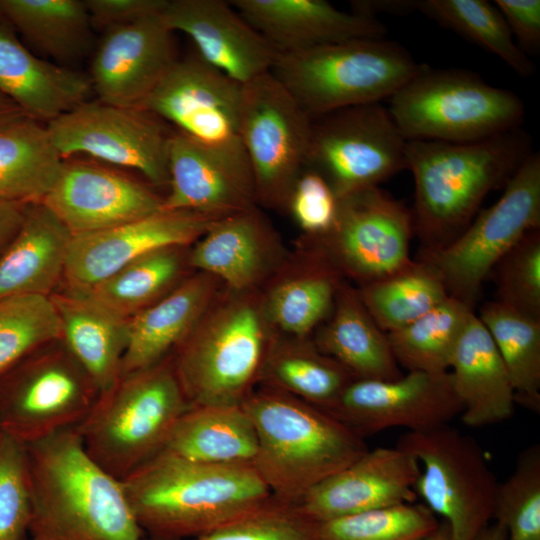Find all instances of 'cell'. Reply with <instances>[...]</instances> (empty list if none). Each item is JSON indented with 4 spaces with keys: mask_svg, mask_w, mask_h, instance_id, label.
I'll return each instance as SVG.
<instances>
[{
    "mask_svg": "<svg viewBox=\"0 0 540 540\" xmlns=\"http://www.w3.org/2000/svg\"><path fill=\"white\" fill-rule=\"evenodd\" d=\"M189 407L170 354L121 375L76 428L91 458L121 481L165 448Z\"/></svg>",
    "mask_w": 540,
    "mask_h": 540,
    "instance_id": "5b68a950",
    "label": "cell"
},
{
    "mask_svg": "<svg viewBox=\"0 0 540 540\" xmlns=\"http://www.w3.org/2000/svg\"><path fill=\"white\" fill-rule=\"evenodd\" d=\"M418 540H451L450 528L444 520H441L434 531Z\"/></svg>",
    "mask_w": 540,
    "mask_h": 540,
    "instance_id": "11a10c76",
    "label": "cell"
},
{
    "mask_svg": "<svg viewBox=\"0 0 540 540\" xmlns=\"http://www.w3.org/2000/svg\"><path fill=\"white\" fill-rule=\"evenodd\" d=\"M418 460L408 451L378 447L323 480L295 504L314 522L369 510L415 503Z\"/></svg>",
    "mask_w": 540,
    "mask_h": 540,
    "instance_id": "44dd1931",
    "label": "cell"
},
{
    "mask_svg": "<svg viewBox=\"0 0 540 540\" xmlns=\"http://www.w3.org/2000/svg\"><path fill=\"white\" fill-rule=\"evenodd\" d=\"M413 235L411 210L375 186L338 198L332 226L313 237L318 256L362 286L409 265Z\"/></svg>",
    "mask_w": 540,
    "mask_h": 540,
    "instance_id": "2e32d148",
    "label": "cell"
},
{
    "mask_svg": "<svg viewBox=\"0 0 540 540\" xmlns=\"http://www.w3.org/2000/svg\"><path fill=\"white\" fill-rule=\"evenodd\" d=\"M92 92L88 75L36 56L0 15V93L27 117L46 125Z\"/></svg>",
    "mask_w": 540,
    "mask_h": 540,
    "instance_id": "cb8c5ba5",
    "label": "cell"
},
{
    "mask_svg": "<svg viewBox=\"0 0 540 540\" xmlns=\"http://www.w3.org/2000/svg\"><path fill=\"white\" fill-rule=\"evenodd\" d=\"M29 540H40V539H38V538H35V537H30V539H29Z\"/></svg>",
    "mask_w": 540,
    "mask_h": 540,
    "instance_id": "6f0895ef",
    "label": "cell"
},
{
    "mask_svg": "<svg viewBox=\"0 0 540 540\" xmlns=\"http://www.w3.org/2000/svg\"><path fill=\"white\" fill-rule=\"evenodd\" d=\"M312 270L278 284L264 306L265 317L295 339H306L332 311L340 274L321 257Z\"/></svg>",
    "mask_w": 540,
    "mask_h": 540,
    "instance_id": "60d3db41",
    "label": "cell"
},
{
    "mask_svg": "<svg viewBox=\"0 0 540 540\" xmlns=\"http://www.w3.org/2000/svg\"><path fill=\"white\" fill-rule=\"evenodd\" d=\"M191 540H320L316 522L274 497L260 508Z\"/></svg>",
    "mask_w": 540,
    "mask_h": 540,
    "instance_id": "7dc6e473",
    "label": "cell"
},
{
    "mask_svg": "<svg viewBox=\"0 0 540 540\" xmlns=\"http://www.w3.org/2000/svg\"><path fill=\"white\" fill-rule=\"evenodd\" d=\"M54 147L65 159L82 156L133 169L154 186L168 185L172 132L139 107L87 100L46 124Z\"/></svg>",
    "mask_w": 540,
    "mask_h": 540,
    "instance_id": "9a60e30c",
    "label": "cell"
},
{
    "mask_svg": "<svg viewBox=\"0 0 540 540\" xmlns=\"http://www.w3.org/2000/svg\"><path fill=\"white\" fill-rule=\"evenodd\" d=\"M258 440L254 466L272 496L297 504L317 484L369 450L328 411L260 385L242 404Z\"/></svg>",
    "mask_w": 540,
    "mask_h": 540,
    "instance_id": "277c9868",
    "label": "cell"
},
{
    "mask_svg": "<svg viewBox=\"0 0 540 540\" xmlns=\"http://www.w3.org/2000/svg\"><path fill=\"white\" fill-rule=\"evenodd\" d=\"M61 323L62 344L100 393L120 378L127 345V321L82 296H50Z\"/></svg>",
    "mask_w": 540,
    "mask_h": 540,
    "instance_id": "4dcf8cb0",
    "label": "cell"
},
{
    "mask_svg": "<svg viewBox=\"0 0 540 540\" xmlns=\"http://www.w3.org/2000/svg\"><path fill=\"white\" fill-rule=\"evenodd\" d=\"M353 380L342 365L319 351L313 342L274 338L259 384L328 411Z\"/></svg>",
    "mask_w": 540,
    "mask_h": 540,
    "instance_id": "e575fe53",
    "label": "cell"
},
{
    "mask_svg": "<svg viewBox=\"0 0 540 540\" xmlns=\"http://www.w3.org/2000/svg\"><path fill=\"white\" fill-rule=\"evenodd\" d=\"M288 208L301 229L318 236L332 226L338 198L320 174L305 168L293 187Z\"/></svg>",
    "mask_w": 540,
    "mask_h": 540,
    "instance_id": "c3c4849f",
    "label": "cell"
},
{
    "mask_svg": "<svg viewBox=\"0 0 540 540\" xmlns=\"http://www.w3.org/2000/svg\"><path fill=\"white\" fill-rule=\"evenodd\" d=\"M31 520L25 445L0 432V540H26Z\"/></svg>",
    "mask_w": 540,
    "mask_h": 540,
    "instance_id": "bcb514c9",
    "label": "cell"
},
{
    "mask_svg": "<svg viewBox=\"0 0 540 540\" xmlns=\"http://www.w3.org/2000/svg\"><path fill=\"white\" fill-rule=\"evenodd\" d=\"M217 219L191 211L162 209L112 228L72 235L63 274L69 292L86 290L156 250L190 244Z\"/></svg>",
    "mask_w": 540,
    "mask_h": 540,
    "instance_id": "d6986e66",
    "label": "cell"
},
{
    "mask_svg": "<svg viewBox=\"0 0 540 540\" xmlns=\"http://www.w3.org/2000/svg\"><path fill=\"white\" fill-rule=\"evenodd\" d=\"M495 6L502 14L510 32L515 35L518 47L528 56L540 49V1L496 0Z\"/></svg>",
    "mask_w": 540,
    "mask_h": 540,
    "instance_id": "f907efd6",
    "label": "cell"
},
{
    "mask_svg": "<svg viewBox=\"0 0 540 540\" xmlns=\"http://www.w3.org/2000/svg\"><path fill=\"white\" fill-rule=\"evenodd\" d=\"M93 29L103 31L160 14L168 0H84Z\"/></svg>",
    "mask_w": 540,
    "mask_h": 540,
    "instance_id": "681fc988",
    "label": "cell"
},
{
    "mask_svg": "<svg viewBox=\"0 0 540 540\" xmlns=\"http://www.w3.org/2000/svg\"><path fill=\"white\" fill-rule=\"evenodd\" d=\"M313 343L355 380H393L402 375L387 333L371 317L358 290L343 281L337 287L330 318Z\"/></svg>",
    "mask_w": 540,
    "mask_h": 540,
    "instance_id": "f546056e",
    "label": "cell"
},
{
    "mask_svg": "<svg viewBox=\"0 0 540 540\" xmlns=\"http://www.w3.org/2000/svg\"><path fill=\"white\" fill-rule=\"evenodd\" d=\"M0 15L42 56L62 66L92 46V24L84 0H0Z\"/></svg>",
    "mask_w": 540,
    "mask_h": 540,
    "instance_id": "d6a6232c",
    "label": "cell"
},
{
    "mask_svg": "<svg viewBox=\"0 0 540 540\" xmlns=\"http://www.w3.org/2000/svg\"><path fill=\"white\" fill-rule=\"evenodd\" d=\"M491 273L497 301L540 320V228L524 235Z\"/></svg>",
    "mask_w": 540,
    "mask_h": 540,
    "instance_id": "f6af8a7d",
    "label": "cell"
},
{
    "mask_svg": "<svg viewBox=\"0 0 540 540\" xmlns=\"http://www.w3.org/2000/svg\"><path fill=\"white\" fill-rule=\"evenodd\" d=\"M406 143L380 103L347 107L313 119L305 168L341 198L406 169Z\"/></svg>",
    "mask_w": 540,
    "mask_h": 540,
    "instance_id": "5bb4252c",
    "label": "cell"
},
{
    "mask_svg": "<svg viewBox=\"0 0 540 540\" xmlns=\"http://www.w3.org/2000/svg\"><path fill=\"white\" fill-rule=\"evenodd\" d=\"M242 101V85L195 54L177 59L141 108L173 124L253 188L241 134Z\"/></svg>",
    "mask_w": 540,
    "mask_h": 540,
    "instance_id": "8fae6325",
    "label": "cell"
},
{
    "mask_svg": "<svg viewBox=\"0 0 540 540\" xmlns=\"http://www.w3.org/2000/svg\"><path fill=\"white\" fill-rule=\"evenodd\" d=\"M237 12L277 51L289 54L364 38H384L376 17L324 0H232Z\"/></svg>",
    "mask_w": 540,
    "mask_h": 540,
    "instance_id": "603a6c76",
    "label": "cell"
},
{
    "mask_svg": "<svg viewBox=\"0 0 540 540\" xmlns=\"http://www.w3.org/2000/svg\"><path fill=\"white\" fill-rule=\"evenodd\" d=\"M61 339L50 296L0 298V378L33 351Z\"/></svg>",
    "mask_w": 540,
    "mask_h": 540,
    "instance_id": "b9f144b4",
    "label": "cell"
},
{
    "mask_svg": "<svg viewBox=\"0 0 540 540\" xmlns=\"http://www.w3.org/2000/svg\"><path fill=\"white\" fill-rule=\"evenodd\" d=\"M439 522L423 503H406L323 522H316L320 540H418Z\"/></svg>",
    "mask_w": 540,
    "mask_h": 540,
    "instance_id": "7bdbcfd3",
    "label": "cell"
},
{
    "mask_svg": "<svg viewBox=\"0 0 540 540\" xmlns=\"http://www.w3.org/2000/svg\"><path fill=\"white\" fill-rule=\"evenodd\" d=\"M218 280L199 272L127 321L121 375L151 367L172 354L214 302Z\"/></svg>",
    "mask_w": 540,
    "mask_h": 540,
    "instance_id": "d4e9b609",
    "label": "cell"
},
{
    "mask_svg": "<svg viewBox=\"0 0 540 540\" xmlns=\"http://www.w3.org/2000/svg\"><path fill=\"white\" fill-rule=\"evenodd\" d=\"M180 248H163L146 254L92 287L69 293L128 321L176 287L183 267Z\"/></svg>",
    "mask_w": 540,
    "mask_h": 540,
    "instance_id": "d590c367",
    "label": "cell"
},
{
    "mask_svg": "<svg viewBox=\"0 0 540 540\" xmlns=\"http://www.w3.org/2000/svg\"><path fill=\"white\" fill-rule=\"evenodd\" d=\"M540 228V155L532 152L504 186L499 199L478 212L449 244L422 250L420 259L448 294L473 308L483 282L528 232Z\"/></svg>",
    "mask_w": 540,
    "mask_h": 540,
    "instance_id": "9c48e42d",
    "label": "cell"
},
{
    "mask_svg": "<svg viewBox=\"0 0 540 540\" xmlns=\"http://www.w3.org/2000/svg\"><path fill=\"white\" fill-rule=\"evenodd\" d=\"M72 235L122 225L163 209L164 198L108 164L82 156L63 159L43 199Z\"/></svg>",
    "mask_w": 540,
    "mask_h": 540,
    "instance_id": "ac0fdd59",
    "label": "cell"
},
{
    "mask_svg": "<svg viewBox=\"0 0 540 540\" xmlns=\"http://www.w3.org/2000/svg\"><path fill=\"white\" fill-rule=\"evenodd\" d=\"M173 33L161 13L104 30L88 75L97 99L141 108L178 59Z\"/></svg>",
    "mask_w": 540,
    "mask_h": 540,
    "instance_id": "ffe728a7",
    "label": "cell"
},
{
    "mask_svg": "<svg viewBox=\"0 0 540 540\" xmlns=\"http://www.w3.org/2000/svg\"><path fill=\"white\" fill-rule=\"evenodd\" d=\"M531 153V139L520 127L468 143L407 141L406 169L414 179L413 229L423 250L457 238L486 195L504 187Z\"/></svg>",
    "mask_w": 540,
    "mask_h": 540,
    "instance_id": "3957f363",
    "label": "cell"
},
{
    "mask_svg": "<svg viewBox=\"0 0 540 540\" xmlns=\"http://www.w3.org/2000/svg\"><path fill=\"white\" fill-rule=\"evenodd\" d=\"M270 228L256 206L217 219L197 240L189 264L223 281L233 293H247L270 266Z\"/></svg>",
    "mask_w": 540,
    "mask_h": 540,
    "instance_id": "f1b7e54d",
    "label": "cell"
},
{
    "mask_svg": "<svg viewBox=\"0 0 540 540\" xmlns=\"http://www.w3.org/2000/svg\"><path fill=\"white\" fill-rule=\"evenodd\" d=\"M242 88L241 134L256 204L288 208L306 167L313 120L271 72Z\"/></svg>",
    "mask_w": 540,
    "mask_h": 540,
    "instance_id": "4fadbf2b",
    "label": "cell"
},
{
    "mask_svg": "<svg viewBox=\"0 0 540 540\" xmlns=\"http://www.w3.org/2000/svg\"><path fill=\"white\" fill-rule=\"evenodd\" d=\"M358 294L376 324L385 332L400 329L448 298L437 273L421 260L359 287Z\"/></svg>",
    "mask_w": 540,
    "mask_h": 540,
    "instance_id": "f35d334b",
    "label": "cell"
},
{
    "mask_svg": "<svg viewBox=\"0 0 540 540\" xmlns=\"http://www.w3.org/2000/svg\"><path fill=\"white\" fill-rule=\"evenodd\" d=\"M475 540H508V534L504 526L495 522L485 527Z\"/></svg>",
    "mask_w": 540,
    "mask_h": 540,
    "instance_id": "db71d44e",
    "label": "cell"
},
{
    "mask_svg": "<svg viewBox=\"0 0 540 540\" xmlns=\"http://www.w3.org/2000/svg\"><path fill=\"white\" fill-rule=\"evenodd\" d=\"M161 17L192 40L203 61L241 85L271 72L279 55L230 1L168 0Z\"/></svg>",
    "mask_w": 540,
    "mask_h": 540,
    "instance_id": "7402d4cb",
    "label": "cell"
},
{
    "mask_svg": "<svg viewBox=\"0 0 540 540\" xmlns=\"http://www.w3.org/2000/svg\"><path fill=\"white\" fill-rule=\"evenodd\" d=\"M168 173L170 187L163 209L191 211L217 218L256 206L253 188L211 152L185 134L172 132Z\"/></svg>",
    "mask_w": 540,
    "mask_h": 540,
    "instance_id": "484cf974",
    "label": "cell"
},
{
    "mask_svg": "<svg viewBox=\"0 0 540 540\" xmlns=\"http://www.w3.org/2000/svg\"><path fill=\"white\" fill-rule=\"evenodd\" d=\"M24 116L25 113L13 101L0 93V127Z\"/></svg>",
    "mask_w": 540,
    "mask_h": 540,
    "instance_id": "f5cc1de1",
    "label": "cell"
},
{
    "mask_svg": "<svg viewBox=\"0 0 540 540\" xmlns=\"http://www.w3.org/2000/svg\"><path fill=\"white\" fill-rule=\"evenodd\" d=\"M388 111L407 140L468 143L520 127L525 107L512 91L462 69L420 70L389 98Z\"/></svg>",
    "mask_w": 540,
    "mask_h": 540,
    "instance_id": "ba28073f",
    "label": "cell"
},
{
    "mask_svg": "<svg viewBox=\"0 0 540 540\" xmlns=\"http://www.w3.org/2000/svg\"><path fill=\"white\" fill-rule=\"evenodd\" d=\"M121 482L145 535L180 540L210 533L273 498L253 463L208 464L167 451Z\"/></svg>",
    "mask_w": 540,
    "mask_h": 540,
    "instance_id": "6da1fadb",
    "label": "cell"
},
{
    "mask_svg": "<svg viewBox=\"0 0 540 540\" xmlns=\"http://www.w3.org/2000/svg\"><path fill=\"white\" fill-rule=\"evenodd\" d=\"M53 343L0 378V432L23 445L77 427L100 394L64 345Z\"/></svg>",
    "mask_w": 540,
    "mask_h": 540,
    "instance_id": "7c38bea8",
    "label": "cell"
},
{
    "mask_svg": "<svg viewBox=\"0 0 540 540\" xmlns=\"http://www.w3.org/2000/svg\"><path fill=\"white\" fill-rule=\"evenodd\" d=\"M245 293L213 304L172 355L190 406L242 405L260 383L274 340Z\"/></svg>",
    "mask_w": 540,
    "mask_h": 540,
    "instance_id": "8992f818",
    "label": "cell"
},
{
    "mask_svg": "<svg viewBox=\"0 0 540 540\" xmlns=\"http://www.w3.org/2000/svg\"><path fill=\"white\" fill-rule=\"evenodd\" d=\"M63 158L45 124L27 116L0 127V202H42Z\"/></svg>",
    "mask_w": 540,
    "mask_h": 540,
    "instance_id": "836d02e7",
    "label": "cell"
},
{
    "mask_svg": "<svg viewBox=\"0 0 540 540\" xmlns=\"http://www.w3.org/2000/svg\"><path fill=\"white\" fill-rule=\"evenodd\" d=\"M71 238L46 205L28 204L19 230L0 254V298L49 296L63 277Z\"/></svg>",
    "mask_w": 540,
    "mask_h": 540,
    "instance_id": "83f0119b",
    "label": "cell"
},
{
    "mask_svg": "<svg viewBox=\"0 0 540 540\" xmlns=\"http://www.w3.org/2000/svg\"><path fill=\"white\" fill-rule=\"evenodd\" d=\"M396 446L418 460L416 495L448 524L451 540H475L493 519L498 485L478 443L447 424L406 432Z\"/></svg>",
    "mask_w": 540,
    "mask_h": 540,
    "instance_id": "30bf717a",
    "label": "cell"
},
{
    "mask_svg": "<svg viewBox=\"0 0 540 540\" xmlns=\"http://www.w3.org/2000/svg\"><path fill=\"white\" fill-rule=\"evenodd\" d=\"M328 412L365 438L395 427L415 432L447 425L462 404L450 371H408L393 380H353Z\"/></svg>",
    "mask_w": 540,
    "mask_h": 540,
    "instance_id": "e0dca14e",
    "label": "cell"
},
{
    "mask_svg": "<svg viewBox=\"0 0 540 540\" xmlns=\"http://www.w3.org/2000/svg\"><path fill=\"white\" fill-rule=\"evenodd\" d=\"M421 66L396 42L364 38L279 54L271 73L313 120L389 99Z\"/></svg>",
    "mask_w": 540,
    "mask_h": 540,
    "instance_id": "52a82bcc",
    "label": "cell"
},
{
    "mask_svg": "<svg viewBox=\"0 0 540 540\" xmlns=\"http://www.w3.org/2000/svg\"><path fill=\"white\" fill-rule=\"evenodd\" d=\"M29 533L40 540H143L122 482L85 450L77 428L25 445Z\"/></svg>",
    "mask_w": 540,
    "mask_h": 540,
    "instance_id": "7a4b0ae2",
    "label": "cell"
},
{
    "mask_svg": "<svg viewBox=\"0 0 540 540\" xmlns=\"http://www.w3.org/2000/svg\"><path fill=\"white\" fill-rule=\"evenodd\" d=\"M449 371L465 425L482 427L513 416L516 402L508 372L475 313L454 350Z\"/></svg>",
    "mask_w": 540,
    "mask_h": 540,
    "instance_id": "4316f807",
    "label": "cell"
},
{
    "mask_svg": "<svg viewBox=\"0 0 540 540\" xmlns=\"http://www.w3.org/2000/svg\"><path fill=\"white\" fill-rule=\"evenodd\" d=\"M473 313L470 305L449 295L423 316L387 333L398 365L408 371H449L454 350Z\"/></svg>",
    "mask_w": 540,
    "mask_h": 540,
    "instance_id": "74e56055",
    "label": "cell"
},
{
    "mask_svg": "<svg viewBox=\"0 0 540 540\" xmlns=\"http://www.w3.org/2000/svg\"><path fill=\"white\" fill-rule=\"evenodd\" d=\"M414 10L496 55L515 73L530 77L534 63L514 42L499 9L485 0H413Z\"/></svg>",
    "mask_w": 540,
    "mask_h": 540,
    "instance_id": "ab89813d",
    "label": "cell"
},
{
    "mask_svg": "<svg viewBox=\"0 0 540 540\" xmlns=\"http://www.w3.org/2000/svg\"><path fill=\"white\" fill-rule=\"evenodd\" d=\"M508 372L516 404L540 412V320L495 300L479 315Z\"/></svg>",
    "mask_w": 540,
    "mask_h": 540,
    "instance_id": "8d00e7d4",
    "label": "cell"
},
{
    "mask_svg": "<svg viewBox=\"0 0 540 540\" xmlns=\"http://www.w3.org/2000/svg\"><path fill=\"white\" fill-rule=\"evenodd\" d=\"M493 519L505 527L508 540H540V445L525 448L514 471L498 483Z\"/></svg>",
    "mask_w": 540,
    "mask_h": 540,
    "instance_id": "ee69618b",
    "label": "cell"
},
{
    "mask_svg": "<svg viewBox=\"0 0 540 540\" xmlns=\"http://www.w3.org/2000/svg\"><path fill=\"white\" fill-rule=\"evenodd\" d=\"M143 540H180V539L145 535Z\"/></svg>",
    "mask_w": 540,
    "mask_h": 540,
    "instance_id": "9f6ffc18",
    "label": "cell"
},
{
    "mask_svg": "<svg viewBox=\"0 0 540 540\" xmlns=\"http://www.w3.org/2000/svg\"><path fill=\"white\" fill-rule=\"evenodd\" d=\"M28 204L0 202V254L19 230Z\"/></svg>",
    "mask_w": 540,
    "mask_h": 540,
    "instance_id": "816d5d0a",
    "label": "cell"
},
{
    "mask_svg": "<svg viewBox=\"0 0 540 540\" xmlns=\"http://www.w3.org/2000/svg\"><path fill=\"white\" fill-rule=\"evenodd\" d=\"M258 440L243 405L190 406L162 451L208 464L254 463Z\"/></svg>",
    "mask_w": 540,
    "mask_h": 540,
    "instance_id": "1f68e13d",
    "label": "cell"
}]
</instances>
